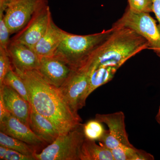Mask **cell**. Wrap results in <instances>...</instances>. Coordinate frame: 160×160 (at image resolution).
<instances>
[{
  "label": "cell",
  "mask_w": 160,
  "mask_h": 160,
  "mask_svg": "<svg viewBox=\"0 0 160 160\" xmlns=\"http://www.w3.org/2000/svg\"><path fill=\"white\" fill-rule=\"evenodd\" d=\"M14 70L26 85L31 106L49 120L60 134H66L82 125V118L72 112L58 88L47 83L37 70Z\"/></svg>",
  "instance_id": "obj_1"
},
{
  "label": "cell",
  "mask_w": 160,
  "mask_h": 160,
  "mask_svg": "<svg viewBox=\"0 0 160 160\" xmlns=\"http://www.w3.org/2000/svg\"><path fill=\"white\" fill-rule=\"evenodd\" d=\"M114 31L99 47L81 70L90 73L98 67L113 66L120 68L130 58L149 49V43L134 30L113 26Z\"/></svg>",
  "instance_id": "obj_2"
},
{
  "label": "cell",
  "mask_w": 160,
  "mask_h": 160,
  "mask_svg": "<svg viewBox=\"0 0 160 160\" xmlns=\"http://www.w3.org/2000/svg\"><path fill=\"white\" fill-rule=\"evenodd\" d=\"M115 27L93 34L76 35L65 31L53 56L65 62L72 69H82L91 56L114 31Z\"/></svg>",
  "instance_id": "obj_3"
},
{
  "label": "cell",
  "mask_w": 160,
  "mask_h": 160,
  "mask_svg": "<svg viewBox=\"0 0 160 160\" xmlns=\"http://www.w3.org/2000/svg\"><path fill=\"white\" fill-rule=\"evenodd\" d=\"M83 126L60 134L53 142L35 154L36 160H80L81 147L86 138Z\"/></svg>",
  "instance_id": "obj_4"
},
{
  "label": "cell",
  "mask_w": 160,
  "mask_h": 160,
  "mask_svg": "<svg viewBox=\"0 0 160 160\" xmlns=\"http://www.w3.org/2000/svg\"><path fill=\"white\" fill-rule=\"evenodd\" d=\"M112 25L134 30L148 41L149 49L158 55L160 53V30L149 13L133 12L128 7L122 16Z\"/></svg>",
  "instance_id": "obj_5"
},
{
  "label": "cell",
  "mask_w": 160,
  "mask_h": 160,
  "mask_svg": "<svg viewBox=\"0 0 160 160\" xmlns=\"http://www.w3.org/2000/svg\"><path fill=\"white\" fill-rule=\"evenodd\" d=\"M48 5V0H8L4 20L10 34L26 26L35 12Z\"/></svg>",
  "instance_id": "obj_6"
},
{
  "label": "cell",
  "mask_w": 160,
  "mask_h": 160,
  "mask_svg": "<svg viewBox=\"0 0 160 160\" xmlns=\"http://www.w3.org/2000/svg\"><path fill=\"white\" fill-rule=\"evenodd\" d=\"M89 74L84 70L72 69L69 76L58 88L60 93L75 114L86 105L85 99Z\"/></svg>",
  "instance_id": "obj_7"
},
{
  "label": "cell",
  "mask_w": 160,
  "mask_h": 160,
  "mask_svg": "<svg viewBox=\"0 0 160 160\" xmlns=\"http://www.w3.org/2000/svg\"><path fill=\"white\" fill-rule=\"evenodd\" d=\"M96 120L106 124L109 130L99 141L100 144L110 150L122 146H133L129 142L126 131L125 116L122 111L109 114H97Z\"/></svg>",
  "instance_id": "obj_8"
},
{
  "label": "cell",
  "mask_w": 160,
  "mask_h": 160,
  "mask_svg": "<svg viewBox=\"0 0 160 160\" xmlns=\"http://www.w3.org/2000/svg\"><path fill=\"white\" fill-rule=\"evenodd\" d=\"M52 18L49 5L43 6L35 12L26 26L10 40L22 43L33 49L46 32Z\"/></svg>",
  "instance_id": "obj_9"
},
{
  "label": "cell",
  "mask_w": 160,
  "mask_h": 160,
  "mask_svg": "<svg viewBox=\"0 0 160 160\" xmlns=\"http://www.w3.org/2000/svg\"><path fill=\"white\" fill-rule=\"evenodd\" d=\"M37 70L47 83L59 88L65 82L72 69L62 60L53 56L41 57Z\"/></svg>",
  "instance_id": "obj_10"
},
{
  "label": "cell",
  "mask_w": 160,
  "mask_h": 160,
  "mask_svg": "<svg viewBox=\"0 0 160 160\" xmlns=\"http://www.w3.org/2000/svg\"><path fill=\"white\" fill-rule=\"evenodd\" d=\"M8 52L15 70L24 72L38 70L39 67L41 58L25 44L10 40Z\"/></svg>",
  "instance_id": "obj_11"
},
{
  "label": "cell",
  "mask_w": 160,
  "mask_h": 160,
  "mask_svg": "<svg viewBox=\"0 0 160 160\" xmlns=\"http://www.w3.org/2000/svg\"><path fill=\"white\" fill-rule=\"evenodd\" d=\"M0 130L9 136L38 148L46 144L35 134L29 126L10 113L0 120Z\"/></svg>",
  "instance_id": "obj_12"
},
{
  "label": "cell",
  "mask_w": 160,
  "mask_h": 160,
  "mask_svg": "<svg viewBox=\"0 0 160 160\" xmlns=\"http://www.w3.org/2000/svg\"><path fill=\"white\" fill-rule=\"evenodd\" d=\"M0 96L2 98L8 111L22 122L29 126L31 106L30 102L11 87L4 85L0 88Z\"/></svg>",
  "instance_id": "obj_13"
},
{
  "label": "cell",
  "mask_w": 160,
  "mask_h": 160,
  "mask_svg": "<svg viewBox=\"0 0 160 160\" xmlns=\"http://www.w3.org/2000/svg\"><path fill=\"white\" fill-rule=\"evenodd\" d=\"M65 32L55 24L52 18L47 30L37 43L33 50L40 58L53 56L62 40Z\"/></svg>",
  "instance_id": "obj_14"
},
{
  "label": "cell",
  "mask_w": 160,
  "mask_h": 160,
  "mask_svg": "<svg viewBox=\"0 0 160 160\" xmlns=\"http://www.w3.org/2000/svg\"><path fill=\"white\" fill-rule=\"evenodd\" d=\"M29 125L35 134L48 145L53 142L59 136L58 131L53 124L38 113L32 106Z\"/></svg>",
  "instance_id": "obj_15"
},
{
  "label": "cell",
  "mask_w": 160,
  "mask_h": 160,
  "mask_svg": "<svg viewBox=\"0 0 160 160\" xmlns=\"http://www.w3.org/2000/svg\"><path fill=\"white\" fill-rule=\"evenodd\" d=\"M119 69L116 66H102L94 69L89 73V82L85 94V100L86 101L89 95L95 89L112 80Z\"/></svg>",
  "instance_id": "obj_16"
},
{
  "label": "cell",
  "mask_w": 160,
  "mask_h": 160,
  "mask_svg": "<svg viewBox=\"0 0 160 160\" xmlns=\"http://www.w3.org/2000/svg\"><path fill=\"white\" fill-rule=\"evenodd\" d=\"M80 160H114L111 151L98 145L95 141L85 138L81 147Z\"/></svg>",
  "instance_id": "obj_17"
},
{
  "label": "cell",
  "mask_w": 160,
  "mask_h": 160,
  "mask_svg": "<svg viewBox=\"0 0 160 160\" xmlns=\"http://www.w3.org/2000/svg\"><path fill=\"white\" fill-rule=\"evenodd\" d=\"M111 151L114 160H154V157L150 153L134 146H119Z\"/></svg>",
  "instance_id": "obj_18"
},
{
  "label": "cell",
  "mask_w": 160,
  "mask_h": 160,
  "mask_svg": "<svg viewBox=\"0 0 160 160\" xmlns=\"http://www.w3.org/2000/svg\"><path fill=\"white\" fill-rule=\"evenodd\" d=\"M0 146L13 149L23 154L33 157L36 153H38V149L36 146L29 145L21 140L12 137L1 131L0 132Z\"/></svg>",
  "instance_id": "obj_19"
},
{
  "label": "cell",
  "mask_w": 160,
  "mask_h": 160,
  "mask_svg": "<svg viewBox=\"0 0 160 160\" xmlns=\"http://www.w3.org/2000/svg\"><path fill=\"white\" fill-rule=\"evenodd\" d=\"M11 87L29 102V92L22 78L12 68L8 71L3 81V85Z\"/></svg>",
  "instance_id": "obj_20"
},
{
  "label": "cell",
  "mask_w": 160,
  "mask_h": 160,
  "mask_svg": "<svg viewBox=\"0 0 160 160\" xmlns=\"http://www.w3.org/2000/svg\"><path fill=\"white\" fill-rule=\"evenodd\" d=\"M83 131L86 138L99 141L105 134L106 130L104 129L102 123L95 119L83 124Z\"/></svg>",
  "instance_id": "obj_21"
},
{
  "label": "cell",
  "mask_w": 160,
  "mask_h": 160,
  "mask_svg": "<svg viewBox=\"0 0 160 160\" xmlns=\"http://www.w3.org/2000/svg\"><path fill=\"white\" fill-rule=\"evenodd\" d=\"M13 68L8 50L0 47V88L3 86V81L6 74Z\"/></svg>",
  "instance_id": "obj_22"
},
{
  "label": "cell",
  "mask_w": 160,
  "mask_h": 160,
  "mask_svg": "<svg viewBox=\"0 0 160 160\" xmlns=\"http://www.w3.org/2000/svg\"><path fill=\"white\" fill-rule=\"evenodd\" d=\"M1 160H37L31 156L26 155L7 147L0 146Z\"/></svg>",
  "instance_id": "obj_23"
},
{
  "label": "cell",
  "mask_w": 160,
  "mask_h": 160,
  "mask_svg": "<svg viewBox=\"0 0 160 160\" xmlns=\"http://www.w3.org/2000/svg\"><path fill=\"white\" fill-rule=\"evenodd\" d=\"M128 8L135 12H152V0H128Z\"/></svg>",
  "instance_id": "obj_24"
},
{
  "label": "cell",
  "mask_w": 160,
  "mask_h": 160,
  "mask_svg": "<svg viewBox=\"0 0 160 160\" xmlns=\"http://www.w3.org/2000/svg\"><path fill=\"white\" fill-rule=\"evenodd\" d=\"M4 15L0 13V47L8 50L10 33L4 20Z\"/></svg>",
  "instance_id": "obj_25"
},
{
  "label": "cell",
  "mask_w": 160,
  "mask_h": 160,
  "mask_svg": "<svg viewBox=\"0 0 160 160\" xmlns=\"http://www.w3.org/2000/svg\"><path fill=\"white\" fill-rule=\"evenodd\" d=\"M152 12L158 22V26L160 30V0H152Z\"/></svg>",
  "instance_id": "obj_26"
},
{
  "label": "cell",
  "mask_w": 160,
  "mask_h": 160,
  "mask_svg": "<svg viewBox=\"0 0 160 160\" xmlns=\"http://www.w3.org/2000/svg\"><path fill=\"white\" fill-rule=\"evenodd\" d=\"M9 113L10 112L7 110L5 107L2 98L0 96V120L2 119L3 118H5Z\"/></svg>",
  "instance_id": "obj_27"
},
{
  "label": "cell",
  "mask_w": 160,
  "mask_h": 160,
  "mask_svg": "<svg viewBox=\"0 0 160 160\" xmlns=\"http://www.w3.org/2000/svg\"><path fill=\"white\" fill-rule=\"evenodd\" d=\"M156 120L160 126V106L157 114L156 117Z\"/></svg>",
  "instance_id": "obj_28"
},
{
  "label": "cell",
  "mask_w": 160,
  "mask_h": 160,
  "mask_svg": "<svg viewBox=\"0 0 160 160\" xmlns=\"http://www.w3.org/2000/svg\"><path fill=\"white\" fill-rule=\"evenodd\" d=\"M158 55L160 57V53H159V54Z\"/></svg>",
  "instance_id": "obj_29"
}]
</instances>
